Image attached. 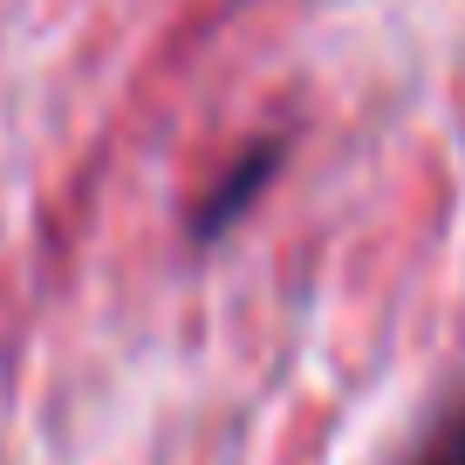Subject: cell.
I'll list each match as a JSON object with an SVG mask.
<instances>
[{
    "label": "cell",
    "instance_id": "obj_1",
    "mask_svg": "<svg viewBox=\"0 0 465 465\" xmlns=\"http://www.w3.org/2000/svg\"><path fill=\"white\" fill-rule=\"evenodd\" d=\"M274 164H281V144H253L247 158H240V164H232V172L213 185V192H205V205H199V219H192V232H199V240L226 232L232 219H240V213L253 205V192H261L267 178H274Z\"/></svg>",
    "mask_w": 465,
    "mask_h": 465
},
{
    "label": "cell",
    "instance_id": "obj_2",
    "mask_svg": "<svg viewBox=\"0 0 465 465\" xmlns=\"http://www.w3.org/2000/svg\"><path fill=\"white\" fill-rule=\"evenodd\" d=\"M418 465H465V397H459V411L431 431V445H424Z\"/></svg>",
    "mask_w": 465,
    "mask_h": 465
}]
</instances>
